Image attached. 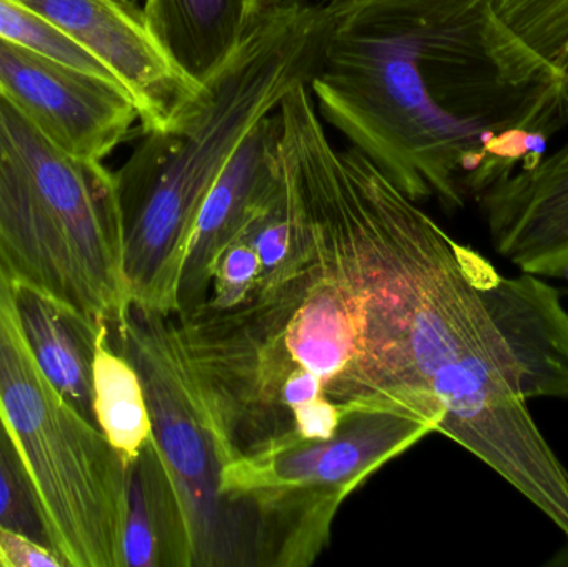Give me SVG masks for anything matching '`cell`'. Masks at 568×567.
Listing matches in <instances>:
<instances>
[{
  "label": "cell",
  "instance_id": "d6986e66",
  "mask_svg": "<svg viewBox=\"0 0 568 567\" xmlns=\"http://www.w3.org/2000/svg\"><path fill=\"white\" fill-rule=\"evenodd\" d=\"M0 36L33 47L67 65L116 82L115 77L92 53L87 52L79 43L63 36L42 17L20 6L17 0H0Z\"/></svg>",
  "mask_w": 568,
  "mask_h": 567
},
{
  "label": "cell",
  "instance_id": "8fae6325",
  "mask_svg": "<svg viewBox=\"0 0 568 567\" xmlns=\"http://www.w3.org/2000/svg\"><path fill=\"white\" fill-rule=\"evenodd\" d=\"M280 142L282 122L276 110L250 130L223 166L190 240L175 315L192 313L205 302L220 256L282 192Z\"/></svg>",
  "mask_w": 568,
  "mask_h": 567
},
{
  "label": "cell",
  "instance_id": "7a4b0ae2",
  "mask_svg": "<svg viewBox=\"0 0 568 567\" xmlns=\"http://www.w3.org/2000/svg\"><path fill=\"white\" fill-rule=\"evenodd\" d=\"M329 12L307 87L414 202L447 212L529 169L568 125V73L530 49L493 0H354Z\"/></svg>",
  "mask_w": 568,
  "mask_h": 567
},
{
  "label": "cell",
  "instance_id": "44dd1931",
  "mask_svg": "<svg viewBox=\"0 0 568 567\" xmlns=\"http://www.w3.org/2000/svg\"><path fill=\"white\" fill-rule=\"evenodd\" d=\"M0 567H65L52 549L0 526Z\"/></svg>",
  "mask_w": 568,
  "mask_h": 567
},
{
  "label": "cell",
  "instance_id": "e0dca14e",
  "mask_svg": "<svg viewBox=\"0 0 568 567\" xmlns=\"http://www.w3.org/2000/svg\"><path fill=\"white\" fill-rule=\"evenodd\" d=\"M0 526L57 553L45 503L26 456L0 418ZM62 559V558H60Z\"/></svg>",
  "mask_w": 568,
  "mask_h": 567
},
{
  "label": "cell",
  "instance_id": "9a60e30c",
  "mask_svg": "<svg viewBox=\"0 0 568 567\" xmlns=\"http://www.w3.org/2000/svg\"><path fill=\"white\" fill-rule=\"evenodd\" d=\"M13 302L27 343L47 378L80 416L97 426L93 360L106 323L27 283L13 282Z\"/></svg>",
  "mask_w": 568,
  "mask_h": 567
},
{
  "label": "cell",
  "instance_id": "ac0fdd59",
  "mask_svg": "<svg viewBox=\"0 0 568 567\" xmlns=\"http://www.w3.org/2000/svg\"><path fill=\"white\" fill-rule=\"evenodd\" d=\"M500 19L542 59L568 73V0H493Z\"/></svg>",
  "mask_w": 568,
  "mask_h": 567
},
{
  "label": "cell",
  "instance_id": "7402d4cb",
  "mask_svg": "<svg viewBox=\"0 0 568 567\" xmlns=\"http://www.w3.org/2000/svg\"><path fill=\"white\" fill-rule=\"evenodd\" d=\"M304 2L313 3V6L321 7V9H334V7L346 6V3L354 2V0H304Z\"/></svg>",
  "mask_w": 568,
  "mask_h": 567
},
{
  "label": "cell",
  "instance_id": "ba28073f",
  "mask_svg": "<svg viewBox=\"0 0 568 567\" xmlns=\"http://www.w3.org/2000/svg\"><path fill=\"white\" fill-rule=\"evenodd\" d=\"M109 342L139 373L152 436L182 496L193 567H260L258 545L222 492L223 462L180 356L172 315L130 305Z\"/></svg>",
  "mask_w": 568,
  "mask_h": 567
},
{
  "label": "cell",
  "instance_id": "52a82bcc",
  "mask_svg": "<svg viewBox=\"0 0 568 567\" xmlns=\"http://www.w3.org/2000/svg\"><path fill=\"white\" fill-rule=\"evenodd\" d=\"M434 432V419L404 406L356 409L329 439L230 463L222 492L255 536L262 567L311 566L344 499Z\"/></svg>",
  "mask_w": 568,
  "mask_h": 567
},
{
  "label": "cell",
  "instance_id": "3957f363",
  "mask_svg": "<svg viewBox=\"0 0 568 567\" xmlns=\"http://www.w3.org/2000/svg\"><path fill=\"white\" fill-rule=\"evenodd\" d=\"M283 183L291 250L282 265L233 308L172 315L223 468L329 439L349 413L393 405L367 369L359 296L306 196Z\"/></svg>",
  "mask_w": 568,
  "mask_h": 567
},
{
  "label": "cell",
  "instance_id": "30bf717a",
  "mask_svg": "<svg viewBox=\"0 0 568 567\" xmlns=\"http://www.w3.org/2000/svg\"><path fill=\"white\" fill-rule=\"evenodd\" d=\"M0 92L67 152L102 160L139 120L120 83L0 36Z\"/></svg>",
  "mask_w": 568,
  "mask_h": 567
},
{
  "label": "cell",
  "instance_id": "2e32d148",
  "mask_svg": "<svg viewBox=\"0 0 568 567\" xmlns=\"http://www.w3.org/2000/svg\"><path fill=\"white\" fill-rule=\"evenodd\" d=\"M93 412L106 442L129 463L152 438V422L139 373L109 342L103 326L93 360Z\"/></svg>",
  "mask_w": 568,
  "mask_h": 567
},
{
  "label": "cell",
  "instance_id": "9c48e42d",
  "mask_svg": "<svg viewBox=\"0 0 568 567\" xmlns=\"http://www.w3.org/2000/svg\"><path fill=\"white\" fill-rule=\"evenodd\" d=\"M92 53L135 103L143 132L189 117L203 87L190 82L160 49L130 0H17Z\"/></svg>",
  "mask_w": 568,
  "mask_h": 567
},
{
  "label": "cell",
  "instance_id": "5b68a950",
  "mask_svg": "<svg viewBox=\"0 0 568 567\" xmlns=\"http://www.w3.org/2000/svg\"><path fill=\"white\" fill-rule=\"evenodd\" d=\"M0 262L99 323L130 306L115 176L73 155L0 92Z\"/></svg>",
  "mask_w": 568,
  "mask_h": 567
},
{
  "label": "cell",
  "instance_id": "277c9868",
  "mask_svg": "<svg viewBox=\"0 0 568 567\" xmlns=\"http://www.w3.org/2000/svg\"><path fill=\"white\" fill-rule=\"evenodd\" d=\"M329 12L276 0L229 65L210 80L179 125L143 132L115 176L123 275L130 305L175 315L200 210L250 130L310 82Z\"/></svg>",
  "mask_w": 568,
  "mask_h": 567
},
{
  "label": "cell",
  "instance_id": "7c38bea8",
  "mask_svg": "<svg viewBox=\"0 0 568 567\" xmlns=\"http://www.w3.org/2000/svg\"><path fill=\"white\" fill-rule=\"evenodd\" d=\"M497 255L520 272H568V142L477 199Z\"/></svg>",
  "mask_w": 568,
  "mask_h": 567
},
{
  "label": "cell",
  "instance_id": "5bb4252c",
  "mask_svg": "<svg viewBox=\"0 0 568 567\" xmlns=\"http://www.w3.org/2000/svg\"><path fill=\"white\" fill-rule=\"evenodd\" d=\"M122 563L123 567H193L189 516L153 436L126 463Z\"/></svg>",
  "mask_w": 568,
  "mask_h": 567
},
{
  "label": "cell",
  "instance_id": "4fadbf2b",
  "mask_svg": "<svg viewBox=\"0 0 568 567\" xmlns=\"http://www.w3.org/2000/svg\"><path fill=\"white\" fill-rule=\"evenodd\" d=\"M276 0H145L143 19L170 62L199 87L239 53Z\"/></svg>",
  "mask_w": 568,
  "mask_h": 567
},
{
  "label": "cell",
  "instance_id": "8992f818",
  "mask_svg": "<svg viewBox=\"0 0 568 567\" xmlns=\"http://www.w3.org/2000/svg\"><path fill=\"white\" fill-rule=\"evenodd\" d=\"M0 418L26 456L65 567H123L126 463L37 362L0 262Z\"/></svg>",
  "mask_w": 568,
  "mask_h": 567
},
{
  "label": "cell",
  "instance_id": "ffe728a7",
  "mask_svg": "<svg viewBox=\"0 0 568 567\" xmlns=\"http://www.w3.org/2000/svg\"><path fill=\"white\" fill-rule=\"evenodd\" d=\"M260 276L262 260L258 253L246 240H236L220 256L209 296L199 308L222 312L240 305L252 295Z\"/></svg>",
  "mask_w": 568,
  "mask_h": 567
},
{
  "label": "cell",
  "instance_id": "6da1fadb",
  "mask_svg": "<svg viewBox=\"0 0 568 567\" xmlns=\"http://www.w3.org/2000/svg\"><path fill=\"white\" fill-rule=\"evenodd\" d=\"M283 156L359 296L381 398L437 422L568 539V472L527 408L568 399L560 293L460 245L321 120L296 123Z\"/></svg>",
  "mask_w": 568,
  "mask_h": 567
}]
</instances>
